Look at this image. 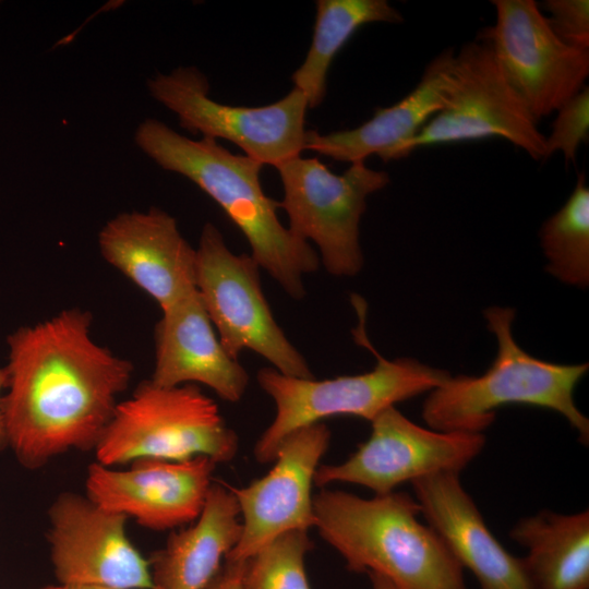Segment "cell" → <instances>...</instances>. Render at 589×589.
Instances as JSON below:
<instances>
[{
  "instance_id": "1",
  "label": "cell",
  "mask_w": 589,
  "mask_h": 589,
  "mask_svg": "<svg viewBox=\"0 0 589 589\" xmlns=\"http://www.w3.org/2000/svg\"><path fill=\"white\" fill-rule=\"evenodd\" d=\"M92 321L73 308L8 336L2 408L9 446L26 468L95 449L131 382L133 364L92 338Z\"/></svg>"
},
{
  "instance_id": "2",
  "label": "cell",
  "mask_w": 589,
  "mask_h": 589,
  "mask_svg": "<svg viewBox=\"0 0 589 589\" xmlns=\"http://www.w3.org/2000/svg\"><path fill=\"white\" fill-rule=\"evenodd\" d=\"M134 140L159 167L188 178L224 209L245 237L250 255L289 297L305 296L303 276L317 271L320 257L280 223L279 202L261 184L263 165L232 154L217 140L187 137L153 118L137 127Z\"/></svg>"
},
{
  "instance_id": "3",
  "label": "cell",
  "mask_w": 589,
  "mask_h": 589,
  "mask_svg": "<svg viewBox=\"0 0 589 589\" xmlns=\"http://www.w3.org/2000/svg\"><path fill=\"white\" fill-rule=\"evenodd\" d=\"M314 527L347 569L374 573L399 589H466L461 566L407 492L363 498L322 488L313 495Z\"/></svg>"
},
{
  "instance_id": "4",
  "label": "cell",
  "mask_w": 589,
  "mask_h": 589,
  "mask_svg": "<svg viewBox=\"0 0 589 589\" xmlns=\"http://www.w3.org/2000/svg\"><path fill=\"white\" fill-rule=\"evenodd\" d=\"M488 328L497 341L491 366L480 376H448L429 392L422 405L425 424L442 432L482 433L495 420L496 409L527 405L553 410L589 443V420L574 399L588 363L557 364L522 350L513 337L515 311L492 306L484 311Z\"/></svg>"
},
{
  "instance_id": "5",
  "label": "cell",
  "mask_w": 589,
  "mask_h": 589,
  "mask_svg": "<svg viewBox=\"0 0 589 589\" xmlns=\"http://www.w3.org/2000/svg\"><path fill=\"white\" fill-rule=\"evenodd\" d=\"M351 302L359 317L353 329L354 340L375 356L376 365L362 374L327 380L299 378L273 368L261 369L256 381L273 399L276 413L255 443L257 462H273L284 438L302 426L336 416L371 422L397 402L431 392L450 375L411 358L388 360L382 357L365 334V302L357 294L351 297Z\"/></svg>"
},
{
  "instance_id": "6",
  "label": "cell",
  "mask_w": 589,
  "mask_h": 589,
  "mask_svg": "<svg viewBox=\"0 0 589 589\" xmlns=\"http://www.w3.org/2000/svg\"><path fill=\"white\" fill-rule=\"evenodd\" d=\"M238 447L237 433L197 385L159 386L148 380L118 402L94 450L98 464L111 467L141 458L196 456L228 462Z\"/></svg>"
},
{
  "instance_id": "7",
  "label": "cell",
  "mask_w": 589,
  "mask_h": 589,
  "mask_svg": "<svg viewBox=\"0 0 589 589\" xmlns=\"http://www.w3.org/2000/svg\"><path fill=\"white\" fill-rule=\"evenodd\" d=\"M260 268L251 255L231 252L215 225L203 226L195 288L224 349L236 359L252 350L285 375L314 378L303 354L274 318Z\"/></svg>"
},
{
  "instance_id": "8",
  "label": "cell",
  "mask_w": 589,
  "mask_h": 589,
  "mask_svg": "<svg viewBox=\"0 0 589 589\" xmlns=\"http://www.w3.org/2000/svg\"><path fill=\"white\" fill-rule=\"evenodd\" d=\"M275 168L284 190L279 208L288 215L289 231L316 244L327 273L356 276L363 266L359 226L366 199L389 183L388 173L361 160L336 175L318 158L301 155Z\"/></svg>"
},
{
  "instance_id": "9",
  "label": "cell",
  "mask_w": 589,
  "mask_h": 589,
  "mask_svg": "<svg viewBox=\"0 0 589 589\" xmlns=\"http://www.w3.org/2000/svg\"><path fill=\"white\" fill-rule=\"evenodd\" d=\"M147 87L155 100L177 116L182 129L232 142L261 165L276 167L304 151L309 105L294 87L266 106H231L209 97L207 77L195 67L157 74Z\"/></svg>"
},
{
  "instance_id": "10",
  "label": "cell",
  "mask_w": 589,
  "mask_h": 589,
  "mask_svg": "<svg viewBox=\"0 0 589 589\" xmlns=\"http://www.w3.org/2000/svg\"><path fill=\"white\" fill-rule=\"evenodd\" d=\"M501 137L532 159L545 160V135L507 82L490 45L476 38L455 53L445 106L408 141L399 159L418 148Z\"/></svg>"
},
{
  "instance_id": "11",
  "label": "cell",
  "mask_w": 589,
  "mask_h": 589,
  "mask_svg": "<svg viewBox=\"0 0 589 589\" xmlns=\"http://www.w3.org/2000/svg\"><path fill=\"white\" fill-rule=\"evenodd\" d=\"M495 22L479 32L536 122L578 94L589 76V49L563 41L534 0H492Z\"/></svg>"
},
{
  "instance_id": "12",
  "label": "cell",
  "mask_w": 589,
  "mask_h": 589,
  "mask_svg": "<svg viewBox=\"0 0 589 589\" xmlns=\"http://www.w3.org/2000/svg\"><path fill=\"white\" fill-rule=\"evenodd\" d=\"M371 434L338 465H320L314 484L335 482L365 486L374 495L441 472L460 473L485 445L483 433L442 432L421 426L395 406L371 421Z\"/></svg>"
},
{
  "instance_id": "13",
  "label": "cell",
  "mask_w": 589,
  "mask_h": 589,
  "mask_svg": "<svg viewBox=\"0 0 589 589\" xmlns=\"http://www.w3.org/2000/svg\"><path fill=\"white\" fill-rule=\"evenodd\" d=\"M127 519L87 496L67 492L56 498L48 542L61 586L154 589L149 562L125 533Z\"/></svg>"
},
{
  "instance_id": "14",
  "label": "cell",
  "mask_w": 589,
  "mask_h": 589,
  "mask_svg": "<svg viewBox=\"0 0 589 589\" xmlns=\"http://www.w3.org/2000/svg\"><path fill=\"white\" fill-rule=\"evenodd\" d=\"M329 441L323 422L302 426L280 443L266 476L243 488L228 484L239 505L242 532L225 560L247 561L277 537L314 527L312 485Z\"/></svg>"
},
{
  "instance_id": "15",
  "label": "cell",
  "mask_w": 589,
  "mask_h": 589,
  "mask_svg": "<svg viewBox=\"0 0 589 589\" xmlns=\"http://www.w3.org/2000/svg\"><path fill=\"white\" fill-rule=\"evenodd\" d=\"M216 465L207 456L185 460L141 458L128 470L96 461L87 469L86 496L145 528L175 529L194 522L201 515Z\"/></svg>"
},
{
  "instance_id": "16",
  "label": "cell",
  "mask_w": 589,
  "mask_h": 589,
  "mask_svg": "<svg viewBox=\"0 0 589 589\" xmlns=\"http://www.w3.org/2000/svg\"><path fill=\"white\" fill-rule=\"evenodd\" d=\"M104 260L156 301L163 310L195 288L196 249L163 209L125 212L99 231Z\"/></svg>"
},
{
  "instance_id": "17",
  "label": "cell",
  "mask_w": 589,
  "mask_h": 589,
  "mask_svg": "<svg viewBox=\"0 0 589 589\" xmlns=\"http://www.w3.org/2000/svg\"><path fill=\"white\" fill-rule=\"evenodd\" d=\"M459 474L441 472L411 483L424 521L480 589H532L522 557L493 536Z\"/></svg>"
},
{
  "instance_id": "18",
  "label": "cell",
  "mask_w": 589,
  "mask_h": 589,
  "mask_svg": "<svg viewBox=\"0 0 589 589\" xmlns=\"http://www.w3.org/2000/svg\"><path fill=\"white\" fill-rule=\"evenodd\" d=\"M154 337V384H203L229 402L243 397L249 374L224 349L196 289L161 311Z\"/></svg>"
},
{
  "instance_id": "19",
  "label": "cell",
  "mask_w": 589,
  "mask_h": 589,
  "mask_svg": "<svg viewBox=\"0 0 589 589\" xmlns=\"http://www.w3.org/2000/svg\"><path fill=\"white\" fill-rule=\"evenodd\" d=\"M454 59L452 48L443 50L425 67L409 94L389 107L377 108L359 127L326 134L306 130L304 151L350 164L372 155L384 161L399 159L401 147L445 106Z\"/></svg>"
},
{
  "instance_id": "20",
  "label": "cell",
  "mask_w": 589,
  "mask_h": 589,
  "mask_svg": "<svg viewBox=\"0 0 589 589\" xmlns=\"http://www.w3.org/2000/svg\"><path fill=\"white\" fill-rule=\"evenodd\" d=\"M242 532L236 496L225 482H213L199 518L171 532L149 562L154 589H204Z\"/></svg>"
},
{
  "instance_id": "21",
  "label": "cell",
  "mask_w": 589,
  "mask_h": 589,
  "mask_svg": "<svg viewBox=\"0 0 589 589\" xmlns=\"http://www.w3.org/2000/svg\"><path fill=\"white\" fill-rule=\"evenodd\" d=\"M526 548L522 557L532 589L589 588V512L541 510L509 531Z\"/></svg>"
},
{
  "instance_id": "22",
  "label": "cell",
  "mask_w": 589,
  "mask_h": 589,
  "mask_svg": "<svg viewBox=\"0 0 589 589\" xmlns=\"http://www.w3.org/2000/svg\"><path fill=\"white\" fill-rule=\"evenodd\" d=\"M402 21L400 12L386 0H317L311 46L291 77L293 87L305 96L309 109L324 100L332 62L361 26Z\"/></svg>"
},
{
  "instance_id": "23",
  "label": "cell",
  "mask_w": 589,
  "mask_h": 589,
  "mask_svg": "<svg viewBox=\"0 0 589 589\" xmlns=\"http://www.w3.org/2000/svg\"><path fill=\"white\" fill-rule=\"evenodd\" d=\"M540 242L550 274L572 286H588L589 188L585 172L578 175L566 203L541 226Z\"/></svg>"
},
{
  "instance_id": "24",
  "label": "cell",
  "mask_w": 589,
  "mask_h": 589,
  "mask_svg": "<svg viewBox=\"0 0 589 589\" xmlns=\"http://www.w3.org/2000/svg\"><path fill=\"white\" fill-rule=\"evenodd\" d=\"M312 548L308 531L277 537L247 560L241 589H311L305 556Z\"/></svg>"
},
{
  "instance_id": "25",
  "label": "cell",
  "mask_w": 589,
  "mask_h": 589,
  "mask_svg": "<svg viewBox=\"0 0 589 589\" xmlns=\"http://www.w3.org/2000/svg\"><path fill=\"white\" fill-rule=\"evenodd\" d=\"M552 122L551 133L545 135V159L561 152L566 166L574 164L579 146L589 134V87L566 101Z\"/></svg>"
},
{
  "instance_id": "26",
  "label": "cell",
  "mask_w": 589,
  "mask_h": 589,
  "mask_svg": "<svg viewBox=\"0 0 589 589\" xmlns=\"http://www.w3.org/2000/svg\"><path fill=\"white\" fill-rule=\"evenodd\" d=\"M542 5L550 14L551 28L563 41L589 49L588 0H546Z\"/></svg>"
},
{
  "instance_id": "27",
  "label": "cell",
  "mask_w": 589,
  "mask_h": 589,
  "mask_svg": "<svg viewBox=\"0 0 589 589\" xmlns=\"http://www.w3.org/2000/svg\"><path fill=\"white\" fill-rule=\"evenodd\" d=\"M247 561H228L220 568L204 589H241L242 576Z\"/></svg>"
},
{
  "instance_id": "28",
  "label": "cell",
  "mask_w": 589,
  "mask_h": 589,
  "mask_svg": "<svg viewBox=\"0 0 589 589\" xmlns=\"http://www.w3.org/2000/svg\"><path fill=\"white\" fill-rule=\"evenodd\" d=\"M8 373L5 368H0V449L9 445L8 434L5 429L3 408H2V390L7 388Z\"/></svg>"
},
{
  "instance_id": "29",
  "label": "cell",
  "mask_w": 589,
  "mask_h": 589,
  "mask_svg": "<svg viewBox=\"0 0 589 589\" xmlns=\"http://www.w3.org/2000/svg\"><path fill=\"white\" fill-rule=\"evenodd\" d=\"M368 576L370 578L371 589H399L390 580L378 574L369 573Z\"/></svg>"
},
{
  "instance_id": "30",
  "label": "cell",
  "mask_w": 589,
  "mask_h": 589,
  "mask_svg": "<svg viewBox=\"0 0 589 589\" xmlns=\"http://www.w3.org/2000/svg\"><path fill=\"white\" fill-rule=\"evenodd\" d=\"M62 589H111L99 586H87V585H72V586H62Z\"/></svg>"
},
{
  "instance_id": "31",
  "label": "cell",
  "mask_w": 589,
  "mask_h": 589,
  "mask_svg": "<svg viewBox=\"0 0 589 589\" xmlns=\"http://www.w3.org/2000/svg\"><path fill=\"white\" fill-rule=\"evenodd\" d=\"M44 589H62V586H56V587H48V588H44Z\"/></svg>"
}]
</instances>
